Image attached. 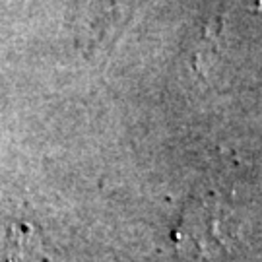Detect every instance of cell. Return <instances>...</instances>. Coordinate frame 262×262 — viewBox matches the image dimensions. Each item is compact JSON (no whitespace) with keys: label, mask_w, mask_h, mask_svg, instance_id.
<instances>
[{"label":"cell","mask_w":262,"mask_h":262,"mask_svg":"<svg viewBox=\"0 0 262 262\" xmlns=\"http://www.w3.org/2000/svg\"><path fill=\"white\" fill-rule=\"evenodd\" d=\"M175 237L187 245L196 260L206 262L235 241L233 217L217 198L206 196L185 210Z\"/></svg>","instance_id":"obj_1"},{"label":"cell","mask_w":262,"mask_h":262,"mask_svg":"<svg viewBox=\"0 0 262 262\" xmlns=\"http://www.w3.org/2000/svg\"><path fill=\"white\" fill-rule=\"evenodd\" d=\"M8 262H49L41 237L29 225H12L6 237Z\"/></svg>","instance_id":"obj_2"}]
</instances>
